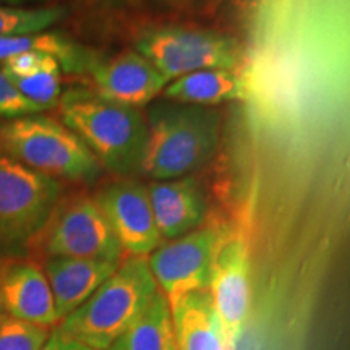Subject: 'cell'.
<instances>
[{
    "label": "cell",
    "mask_w": 350,
    "mask_h": 350,
    "mask_svg": "<svg viewBox=\"0 0 350 350\" xmlns=\"http://www.w3.org/2000/svg\"><path fill=\"white\" fill-rule=\"evenodd\" d=\"M57 107L62 124L86 144L103 169L120 177L139 172L146 143V117L139 109L83 88L64 93Z\"/></svg>",
    "instance_id": "1"
},
{
    "label": "cell",
    "mask_w": 350,
    "mask_h": 350,
    "mask_svg": "<svg viewBox=\"0 0 350 350\" xmlns=\"http://www.w3.org/2000/svg\"><path fill=\"white\" fill-rule=\"evenodd\" d=\"M139 174L172 180L195 172L211 159L219 143V113L211 107L159 103L146 112Z\"/></svg>",
    "instance_id": "2"
},
{
    "label": "cell",
    "mask_w": 350,
    "mask_h": 350,
    "mask_svg": "<svg viewBox=\"0 0 350 350\" xmlns=\"http://www.w3.org/2000/svg\"><path fill=\"white\" fill-rule=\"evenodd\" d=\"M157 292L146 258L126 256L106 282L59 329L94 350H107L120 338Z\"/></svg>",
    "instance_id": "3"
},
{
    "label": "cell",
    "mask_w": 350,
    "mask_h": 350,
    "mask_svg": "<svg viewBox=\"0 0 350 350\" xmlns=\"http://www.w3.org/2000/svg\"><path fill=\"white\" fill-rule=\"evenodd\" d=\"M0 154L39 174L68 182H94L103 165L62 122L34 113L0 120Z\"/></svg>",
    "instance_id": "4"
},
{
    "label": "cell",
    "mask_w": 350,
    "mask_h": 350,
    "mask_svg": "<svg viewBox=\"0 0 350 350\" xmlns=\"http://www.w3.org/2000/svg\"><path fill=\"white\" fill-rule=\"evenodd\" d=\"M62 183L0 154V260H25L62 200Z\"/></svg>",
    "instance_id": "5"
},
{
    "label": "cell",
    "mask_w": 350,
    "mask_h": 350,
    "mask_svg": "<svg viewBox=\"0 0 350 350\" xmlns=\"http://www.w3.org/2000/svg\"><path fill=\"white\" fill-rule=\"evenodd\" d=\"M135 51L146 57L167 81L201 70H242L245 64V51L235 38L183 26L144 29L135 39Z\"/></svg>",
    "instance_id": "6"
},
{
    "label": "cell",
    "mask_w": 350,
    "mask_h": 350,
    "mask_svg": "<svg viewBox=\"0 0 350 350\" xmlns=\"http://www.w3.org/2000/svg\"><path fill=\"white\" fill-rule=\"evenodd\" d=\"M36 247H41L47 258H86L116 262L124 258V250L98 201L86 195L60 200Z\"/></svg>",
    "instance_id": "7"
},
{
    "label": "cell",
    "mask_w": 350,
    "mask_h": 350,
    "mask_svg": "<svg viewBox=\"0 0 350 350\" xmlns=\"http://www.w3.org/2000/svg\"><path fill=\"white\" fill-rule=\"evenodd\" d=\"M226 232L216 224H203L169 242L148 256V266L170 308L191 292L209 291L214 261Z\"/></svg>",
    "instance_id": "8"
},
{
    "label": "cell",
    "mask_w": 350,
    "mask_h": 350,
    "mask_svg": "<svg viewBox=\"0 0 350 350\" xmlns=\"http://www.w3.org/2000/svg\"><path fill=\"white\" fill-rule=\"evenodd\" d=\"M124 255L146 258L163 243L148 188L131 178L104 185L94 196Z\"/></svg>",
    "instance_id": "9"
},
{
    "label": "cell",
    "mask_w": 350,
    "mask_h": 350,
    "mask_svg": "<svg viewBox=\"0 0 350 350\" xmlns=\"http://www.w3.org/2000/svg\"><path fill=\"white\" fill-rule=\"evenodd\" d=\"M209 294L227 342L235 350L252 306L250 253L239 235H226L219 247Z\"/></svg>",
    "instance_id": "10"
},
{
    "label": "cell",
    "mask_w": 350,
    "mask_h": 350,
    "mask_svg": "<svg viewBox=\"0 0 350 350\" xmlns=\"http://www.w3.org/2000/svg\"><path fill=\"white\" fill-rule=\"evenodd\" d=\"M100 98L139 109L163 94L167 78L138 51H124L109 59L96 60L88 70Z\"/></svg>",
    "instance_id": "11"
},
{
    "label": "cell",
    "mask_w": 350,
    "mask_h": 350,
    "mask_svg": "<svg viewBox=\"0 0 350 350\" xmlns=\"http://www.w3.org/2000/svg\"><path fill=\"white\" fill-rule=\"evenodd\" d=\"M0 308L13 318L39 326L51 327L59 323L46 273L26 258L0 261Z\"/></svg>",
    "instance_id": "12"
},
{
    "label": "cell",
    "mask_w": 350,
    "mask_h": 350,
    "mask_svg": "<svg viewBox=\"0 0 350 350\" xmlns=\"http://www.w3.org/2000/svg\"><path fill=\"white\" fill-rule=\"evenodd\" d=\"M148 195L163 242L183 237L206 221L208 204L195 178L154 182L148 187Z\"/></svg>",
    "instance_id": "13"
},
{
    "label": "cell",
    "mask_w": 350,
    "mask_h": 350,
    "mask_svg": "<svg viewBox=\"0 0 350 350\" xmlns=\"http://www.w3.org/2000/svg\"><path fill=\"white\" fill-rule=\"evenodd\" d=\"M120 262L86 258H47L44 273L54 295L59 323L85 304L100 284L116 273Z\"/></svg>",
    "instance_id": "14"
},
{
    "label": "cell",
    "mask_w": 350,
    "mask_h": 350,
    "mask_svg": "<svg viewBox=\"0 0 350 350\" xmlns=\"http://www.w3.org/2000/svg\"><path fill=\"white\" fill-rule=\"evenodd\" d=\"M250 78L242 70L213 68L188 73L169 81L163 98L190 106L213 107L230 100L250 98Z\"/></svg>",
    "instance_id": "15"
},
{
    "label": "cell",
    "mask_w": 350,
    "mask_h": 350,
    "mask_svg": "<svg viewBox=\"0 0 350 350\" xmlns=\"http://www.w3.org/2000/svg\"><path fill=\"white\" fill-rule=\"evenodd\" d=\"M170 310L177 350H232L209 291L191 292Z\"/></svg>",
    "instance_id": "16"
},
{
    "label": "cell",
    "mask_w": 350,
    "mask_h": 350,
    "mask_svg": "<svg viewBox=\"0 0 350 350\" xmlns=\"http://www.w3.org/2000/svg\"><path fill=\"white\" fill-rule=\"evenodd\" d=\"M29 51L52 55L60 64L62 72L75 73V75L88 73L98 57L65 34L47 31V29L39 33L0 36V62Z\"/></svg>",
    "instance_id": "17"
},
{
    "label": "cell",
    "mask_w": 350,
    "mask_h": 350,
    "mask_svg": "<svg viewBox=\"0 0 350 350\" xmlns=\"http://www.w3.org/2000/svg\"><path fill=\"white\" fill-rule=\"evenodd\" d=\"M107 350H177L172 310L159 288L133 325Z\"/></svg>",
    "instance_id": "18"
},
{
    "label": "cell",
    "mask_w": 350,
    "mask_h": 350,
    "mask_svg": "<svg viewBox=\"0 0 350 350\" xmlns=\"http://www.w3.org/2000/svg\"><path fill=\"white\" fill-rule=\"evenodd\" d=\"M10 80L26 98L33 100L42 111H49L59 106L60 96H62V67L52 55H44L41 64L28 75L10 78Z\"/></svg>",
    "instance_id": "19"
},
{
    "label": "cell",
    "mask_w": 350,
    "mask_h": 350,
    "mask_svg": "<svg viewBox=\"0 0 350 350\" xmlns=\"http://www.w3.org/2000/svg\"><path fill=\"white\" fill-rule=\"evenodd\" d=\"M67 15L64 7L15 8L0 5V36L46 31Z\"/></svg>",
    "instance_id": "20"
},
{
    "label": "cell",
    "mask_w": 350,
    "mask_h": 350,
    "mask_svg": "<svg viewBox=\"0 0 350 350\" xmlns=\"http://www.w3.org/2000/svg\"><path fill=\"white\" fill-rule=\"evenodd\" d=\"M51 329L0 313V350H41Z\"/></svg>",
    "instance_id": "21"
},
{
    "label": "cell",
    "mask_w": 350,
    "mask_h": 350,
    "mask_svg": "<svg viewBox=\"0 0 350 350\" xmlns=\"http://www.w3.org/2000/svg\"><path fill=\"white\" fill-rule=\"evenodd\" d=\"M44 112L41 107L29 100L13 85L0 65V120L20 119V117L34 116Z\"/></svg>",
    "instance_id": "22"
},
{
    "label": "cell",
    "mask_w": 350,
    "mask_h": 350,
    "mask_svg": "<svg viewBox=\"0 0 350 350\" xmlns=\"http://www.w3.org/2000/svg\"><path fill=\"white\" fill-rule=\"evenodd\" d=\"M41 350H94V349H91L90 345L83 344L81 340L72 338V336L65 334V332L60 331L59 327H55L54 331H51L49 338H47L46 342H44Z\"/></svg>",
    "instance_id": "23"
},
{
    "label": "cell",
    "mask_w": 350,
    "mask_h": 350,
    "mask_svg": "<svg viewBox=\"0 0 350 350\" xmlns=\"http://www.w3.org/2000/svg\"><path fill=\"white\" fill-rule=\"evenodd\" d=\"M163 3H167V5H172V7H183L187 5L188 2H191V0H161Z\"/></svg>",
    "instance_id": "24"
},
{
    "label": "cell",
    "mask_w": 350,
    "mask_h": 350,
    "mask_svg": "<svg viewBox=\"0 0 350 350\" xmlns=\"http://www.w3.org/2000/svg\"><path fill=\"white\" fill-rule=\"evenodd\" d=\"M3 2H8V3H18V2H25V0H3Z\"/></svg>",
    "instance_id": "25"
},
{
    "label": "cell",
    "mask_w": 350,
    "mask_h": 350,
    "mask_svg": "<svg viewBox=\"0 0 350 350\" xmlns=\"http://www.w3.org/2000/svg\"><path fill=\"white\" fill-rule=\"evenodd\" d=\"M120 2H126V3H137L138 0H120Z\"/></svg>",
    "instance_id": "26"
},
{
    "label": "cell",
    "mask_w": 350,
    "mask_h": 350,
    "mask_svg": "<svg viewBox=\"0 0 350 350\" xmlns=\"http://www.w3.org/2000/svg\"><path fill=\"white\" fill-rule=\"evenodd\" d=\"M213 2H214V3H221L222 0H213Z\"/></svg>",
    "instance_id": "27"
},
{
    "label": "cell",
    "mask_w": 350,
    "mask_h": 350,
    "mask_svg": "<svg viewBox=\"0 0 350 350\" xmlns=\"http://www.w3.org/2000/svg\"><path fill=\"white\" fill-rule=\"evenodd\" d=\"M0 313H2V308H0Z\"/></svg>",
    "instance_id": "28"
}]
</instances>
